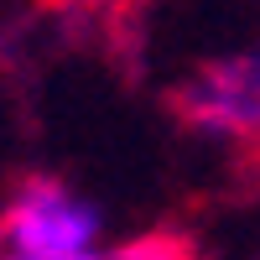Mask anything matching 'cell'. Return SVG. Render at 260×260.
<instances>
[{"instance_id":"cell-1","label":"cell","mask_w":260,"mask_h":260,"mask_svg":"<svg viewBox=\"0 0 260 260\" xmlns=\"http://www.w3.org/2000/svg\"><path fill=\"white\" fill-rule=\"evenodd\" d=\"M0 240L26 255H78L99 240V213L52 177H26L0 213Z\"/></svg>"},{"instance_id":"cell-4","label":"cell","mask_w":260,"mask_h":260,"mask_svg":"<svg viewBox=\"0 0 260 260\" xmlns=\"http://www.w3.org/2000/svg\"><path fill=\"white\" fill-rule=\"evenodd\" d=\"M11 260H99L94 250H78V255H26V250H11Z\"/></svg>"},{"instance_id":"cell-2","label":"cell","mask_w":260,"mask_h":260,"mask_svg":"<svg viewBox=\"0 0 260 260\" xmlns=\"http://www.w3.org/2000/svg\"><path fill=\"white\" fill-rule=\"evenodd\" d=\"M104 260H203V250L182 229H151V234H136V240L115 245Z\"/></svg>"},{"instance_id":"cell-3","label":"cell","mask_w":260,"mask_h":260,"mask_svg":"<svg viewBox=\"0 0 260 260\" xmlns=\"http://www.w3.org/2000/svg\"><path fill=\"white\" fill-rule=\"evenodd\" d=\"M245 68H250L255 94H260V47H250V52H245ZM250 167H260V141H255V151H250Z\"/></svg>"}]
</instances>
